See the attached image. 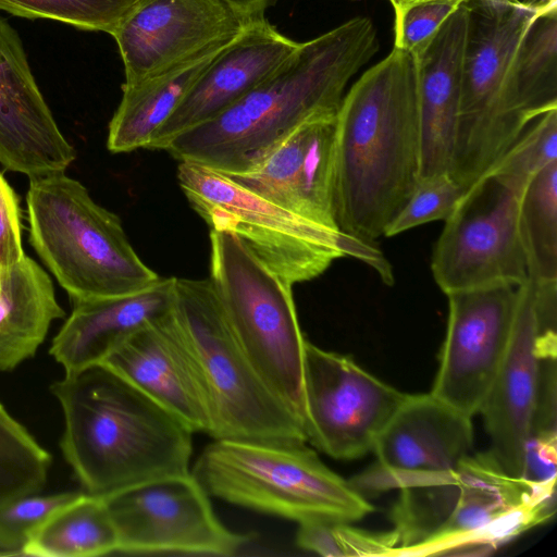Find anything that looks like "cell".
Here are the masks:
<instances>
[{
	"instance_id": "obj_23",
	"label": "cell",
	"mask_w": 557,
	"mask_h": 557,
	"mask_svg": "<svg viewBox=\"0 0 557 557\" xmlns=\"http://www.w3.org/2000/svg\"><path fill=\"white\" fill-rule=\"evenodd\" d=\"M174 306V277L138 293L73 301V310L54 336L50 355L64 372L100 363L126 338L165 317Z\"/></svg>"
},
{
	"instance_id": "obj_16",
	"label": "cell",
	"mask_w": 557,
	"mask_h": 557,
	"mask_svg": "<svg viewBox=\"0 0 557 557\" xmlns=\"http://www.w3.org/2000/svg\"><path fill=\"white\" fill-rule=\"evenodd\" d=\"M255 18L226 0H140L114 29L131 86L232 41Z\"/></svg>"
},
{
	"instance_id": "obj_40",
	"label": "cell",
	"mask_w": 557,
	"mask_h": 557,
	"mask_svg": "<svg viewBox=\"0 0 557 557\" xmlns=\"http://www.w3.org/2000/svg\"><path fill=\"white\" fill-rule=\"evenodd\" d=\"M0 556H2V554L0 553Z\"/></svg>"
},
{
	"instance_id": "obj_25",
	"label": "cell",
	"mask_w": 557,
	"mask_h": 557,
	"mask_svg": "<svg viewBox=\"0 0 557 557\" xmlns=\"http://www.w3.org/2000/svg\"><path fill=\"white\" fill-rule=\"evenodd\" d=\"M230 42L198 53L135 85H122V99L109 123L108 149L120 153L148 148L154 133L194 82Z\"/></svg>"
},
{
	"instance_id": "obj_4",
	"label": "cell",
	"mask_w": 557,
	"mask_h": 557,
	"mask_svg": "<svg viewBox=\"0 0 557 557\" xmlns=\"http://www.w3.org/2000/svg\"><path fill=\"white\" fill-rule=\"evenodd\" d=\"M555 484L509 475L488 450L470 454L450 482L403 496V519L419 543L408 556L488 555L554 515Z\"/></svg>"
},
{
	"instance_id": "obj_26",
	"label": "cell",
	"mask_w": 557,
	"mask_h": 557,
	"mask_svg": "<svg viewBox=\"0 0 557 557\" xmlns=\"http://www.w3.org/2000/svg\"><path fill=\"white\" fill-rule=\"evenodd\" d=\"M117 548V533L102 497L85 492L34 531L23 556L91 557Z\"/></svg>"
},
{
	"instance_id": "obj_12",
	"label": "cell",
	"mask_w": 557,
	"mask_h": 557,
	"mask_svg": "<svg viewBox=\"0 0 557 557\" xmlns=\"http://www.w3.org/2000/svg\"><path fill=\"white\" fill-rule=\"evenodd\" d=\"M126 555L233 556L252 536L215 516L209 494L191 474H172L101 496Z\"/></svg>"
},
{
	"instance_id": "obj_22",
	"label": "cell",
	"mask_w": 557,
	"mask_h": 557,
	"mask_svg": "<svg viewBox=\"0 0 557 557\" xmlns=\"http://www.w3.org/2000/svg\"><path fill=\"white\" fill-rule=\"evenodd\" d=\"M181 420L209 433L206 399L182 347L173 310L141 327L102 361Z\"/></svg>"
},
{
	"instance_id": "obj_30",
	"label": "cell",
	"mask_w": 557,
	"mask_h": 557,
	"mask_svg": "<svg viewBox=\"0 0 557 557\" xmlns=\"http://www.w3.org/2000/svg\"><path fill=\"white\" fill-rule=\"evenodd\" d=\"M299 548L324 557L395 556L398 536L387 532L366 531L351 522L312 520L298 524Z\"/></svg>"
},
{
	"instance_id": "obj_24",
	"label": "cell",
	"mask_w": 557,
	"mask_h": 557,
	"mask_svg": "<svg viewBox=\"0 0 557 557\" xmlns=\"http://www.w3.org/2000/svg\"><path fill=\"white\" fill-rule=\"evenodd\" d=\"M64 315L49 275L25 255L0 276V372L33 357Z\"/></svg>"
},
{
	"instance_id": "obj_7",
	"label": "cell",
	"mask_w": 557,
	"mask_h": 557,
	"mask_svg": "<svg viewBox=\"0 0 557 557\" xmlns=\"http://www.w3.org/2000/svg\"><path fill=\"white\" fill-rule=\"evenodd\" d=\"M173 317L206 399L208 435L307 442L300 420L268 386L238 344L209 277H174Z\"/></svg>"
},
{
	"instance_id": "obj_19",
	"label": "cell",
	"mask_w": 557,
	"mask_h": 557,
	"mask_svg": "<svg viewBox=\"0 0 557 557\" xmlns=\"http://www.w3.org/2000/svg\"><path fill=\"white\" fill-rule=\"evenodd\" d=\"M75 158L36 84L17 32L0 16V163L33 178L65 172Z\"/></svg>"
},
{
	"instance_id": "obj_21",
	"label": "cell",
	"mask_w": 557,
	"mask_h": 557,
	"mask_svg": "<svg viewBox=\"0 0 557 557\" xmlns=\"http://www.w3.org/2000/svg\"><path fill=\"white\" fill-rule=\"evenodd\" d=\"M467 14L462 4L411 50L417 69L420 177L449 174L458 133Z\"/></svg>"
},
{
	"instance_id": "obj_1",
	"label": "cell",
	"mask_w": 557,
	"mask_h": 557,
	"mask_svg": "<svg viewBox=\"0 0 557 557\" xmlns=\"http://www.w3.org/2000/svg\"><path fill=\"white\" fill-rule=\"evenodd\" d=\"M379 50L368 17H354L305 42L267 79L216 116L165 147L180 162L224 175L253 170L305 121L337 112L350 78Z\"/></svg>"
},
{
	"instance_id": "obj_15",
	"label": "cell",
	"mask_w": 557,
	"mask_h": 557,
	"mask_svg": "<svg viewBox=\"0 0 557 557\" xmlns=\"http://www.w3.org/2000/svg\"><path fill=\"white\" fill-rule=\"evenodd\" d=\"M448 321L430 392L472 418L493 384L512 332L518 286L496 284L446 294Z\"/></svg>"
},
{
	"instance_id": "obj_14",
	"label": "cell",
	"mask_w": 557,
	"mask_h": 557,
	"mask_svg": "<svg viewBox=\"0 0 557 557\" xmlns=\"http://www.w3.org/2000/svg\"><path fill=\"white\" fill-rule=\"evenodd\" d=\"M471 419L431 393L408 394L374 443L375 462L351 484L384 492L450 482L472 450Z\"/></svg>"
},
{
	"instance_id": "obj_10",
	"label": "cell",
	"mask_w": 557,
	"mask_h": 557,
	"mask_svg": "<svg viewBox=\"0 0 557 557\" xmlns=\"http://www.w3.org/2000/svg\"><path fill=\"white\" fill-rule=\"evenodd\" d=\"M177 178L210 230L240 237L292 285L319 276L345 256L364 261L391 281L388 263L371 244L307 221L206 166L180 162Z\"/></svg>"
},
{
	"instance_id": "obj_9",
	"label": "cell",
	"mask_w": 557,
	"mask_h": 557,
	"mask_svg": "<svg viewBox=\"0 0 557 557\" xmlns=\"http://www.w3.org/2000/svg\"><path fill=\"white\" fill-rule=\"evenodd\" d=\"M210 245L209 280L238 344L304 426L306 338L293 285L231 232L210 230Z\"/></svg>"
},
{
	"instance_id": "obj_3",
	"label": "cell",
	"mask_w": 557,
	"mask_h": 557,
	"mask_svg": "<svg viewBox=\"0 0 557 557\" xmlns=\"http://www.w3.org/2000/svg\"><path fill=\"white\" fill-rule=\"evenodd\" d=\"M50 389L64 417L62 454L86 493L190 472L193 432L104 363L65 372Z\"/></svg>"
},
{
	"instance_id": "obj_5",
	"label": "cell",
	"mask_w": 557,
	"mask_h": 557,
	"mask_svg": "<svg viewBox=\"0 0 557 557\" xmlns=\"http://www.w3.org/2000/svg\"><path fill=\"white\" fill-rule=\"evenodd\" d=\"M26 203L29 243L72 302L138 293L160 280L120 218L65 172L29 178Z\"/></svg>"
},
{
	"instance_id": "obj_18",
	"label": "cell",
	"mask_w": 557,
	"mask_h": 557,
	"mask_svg": "<svg viewBox=\"0 0 557 557\" xmlns=\"http://www.w3.org/2000/svg\"><path fill=\"white\" fill-rule=\"evenodd\" d=\"M337 112L305 121L253 170L225 176L307 221L341 232L334 208Z\"/></svg>"
},
{
	"instance_id": "obj_20",
	"label": "cell",
	"mask_w": 557,
	"mask_h": 557,
	"mask_svg": "<svg viewBox=\"0 0 557 557\" xmlns=\"http://www.w3.org/2000/svg\"><path fill=\"white\" fill-rule=\"evenodd\" d=\"M265 17L252 20L203 70L148 149H165L181 133L205 123L256 88L298 48Z\"/></svg>"
},
{
	"instance_id": "obj_8",
	"label": "cell",
	"mask_w": 557,
	"mask_h": 557,
	"mask_svg": "<svg viewBox=\"0 0 557 557\" xmlns=\"http://www.w3.org/2000/svg\"><path fill=\"white\" fill-rule=\"evenodd\" d=\"M467 32L450 176L465 188L484 175L533 121L512 78L520 38L540 10L513 0H463Z\"/></svg>"
},
{
	"instance_id": "obj_2",
	"label": "cell",
	"mask_w": 557,
	"mask_h": 557,
	"mask_svg": "<svg viewBox=\"0 0 557 557\" xmlns=\"http://www.w3.org/2000/svg\"><path fill=\"white\" fill-rule=\"evenodd\" d=\"M420 177L418 79L411 51L393 48L343 97L336 119L334 208L338 230L372 244Z\"/></svg>"
},
{
	"instance_id": "obj_29",
	"label": "cell",
	"mask_w": 557,
	"mask_h": 557,
	"mask_svg": "<svg viewBox=\"0 0 557 557\" xmlns=\"http://www.w3.org/2000/svg\"><path fill=\"white\" fill-rule=\"evenodd\" d=\"M51 456L0 403V504L39 493Z\"/></svg>"
},
{
	"instance_id": "obj_39",
	"label": "cell",
	"mask_w": 557,
	"mask_h": 557,
	"mask_svg": "<svg viewBox=\"0 0 557 557\" xmlns=\"http://www.w3.org/2000/svg\"><path fill=\"white\" fill-rule=\"evenodd\" d=\"M412 1H417V0H389V2L394 9H396L397 7H399L401 4L412 2ZM460 1H463V0H460Z\"/></svg>"
},
{
	"instance_id": "obj_28",
	"label": "cell",
	"mask_w": 557,
	"mask_h": 557,
	"mask_svg": "<svg viewBox=\"0 0 557 557\" xmlns=\"http://www.w3.org/2000/svg\"><path fill=\"white\" fill-rule=\"evenodd\" d=\"M519 231L529 281L536 285L557 283V161L542 169L524 187Z\"/></svg>"
},
{
	"instance_id": "obj_35",
	"label": "cell",
	"mask_w": 557,
	"mask_h": 557,
	"mask_svg": "<svg viewBox=\"0 0 557 557\" xmlns=\"http://www.w3.org/2000/svg\"><path fill=\"white\" fill-rule=\"evenodd\" d=\"M461 2L460 0H417L397 7L394 9V47L411 51L434 34Z\"/></svg>"
},
{
	"instance_id": "obj_34",
	"label": "cell",
	"mask_w": 557,
	"mask_h": 557,
	"mask_svg": "<svg viewBox=\"0 0 557 557\" xmlns=\"http://www.w3.org/2000/svg\"><path fill=\"white\" fill-rule=\"evenodd\" d=\"M466 190L449 174L419 180L409 199L387 226L384 236L392 237L432 221H445Z\"/></svg>"
},
{
	"instance_id": "obj_13",
	"label": "cell",
	"mask_w": 557,
	"mask_h": 557,
	"mask_svg": "<svg viewBox=\"0 0 557 557\" xmlns=\"http://www.w3.org/2000/svg\"><path fill=\"white\" fill-rule=\"evenodd\" d=\"M302 384L307 443L343 460L372 451L380 433L408 395L366 371L350 357L324 350L307 339Z\"/></svg>"
},
{
	"instance_id": "obj_27",
	"label": "cell",
	"mask_w": 557,
	"mask_h": 557,
	"mask_svg": "<svg viewBox=\"0 0 557 557\" xmlns=\"http://www.w3.org/2000/svg\"><path fill=\"white\" fill-rule=\"evenodd\" d=\"M512 78L519 103L532 120L557 108V3L537 11L528 24Z\"/></svg>"
},
{
	"instance_id": "obj_31",
	"label": "cell",
	"mask_w": 557,
	"mask_h": 557,
	"mask_svg": "<svg viewBox=\"0 0 557 557\" xmlns=\"http://www.w3.org/2000/svg\"><path fill=\"white\" fill-rule=\"evenodd\" d=\"M140 0H0V10L29 20L47 18L78 29L112 34Z\"/></svg>"
},
{
	"instance_id": "obj_6",
	"label": "cell",
	"mask_w": 557,
	"mask_h": 557,
	"mask_svg": "<svg viewBox=\"0 0 557 557\" xmlns=\"http://www.w3.org/2000/svg\"><path fill=\"white\" fill-rule=\"evenodd\" d=\"M190 472L209 496L298 524L352 523L374 510L304 441L213 438Z\"/></svg>"
},
{
	"instance_id": "obj_32",
	"label": "cell",
	"mask_w": 557,
	"mask_h": 557,
	"mask_svg": "<svg viewBox=\"0 0 557 557\" xmlns=\"http://www.w3.org/2000/svg\"><path fill=\"white\" fill-rule=\"evenodd\" d=\"M557 161V108L535 117L486 172L519 188L548 164Z\"/></svg>"
},
{
	"instance_id": "obj_37",
	"label": "cell",
	"mask_w": 557,
	"mask_h": 557,
	"mask_svg": "<svg viewBox=\"0 0 557 557\" xmlns=\"http://www.w3.org/2000/svg\"><path fill=\"white\" fill-rule=\"evenodd\" d=\"M237 10L250 18L265 17L268 9L273 7L278 0H226Z\"/></svg>"
},
{
	"instance_id": "obj_38",
	"label": "cell",
	"mask_w": 557,
	"mask_h": 557,
	"mask_svg": "<svg viewBox=\"0 0 557 557\" xmlns=\"http://www.w3.org/2000/svg\"><path fill=\"white\" fill-rule=\"evenodd\" d=\"M519 4H522L528 8H532L534 10H543L554 3H557V0H513Z\"/></svg>"
},
{
	"instance_id": "obj_36",
	"label": "cell",
	"mask_w": 557,
	"mask_h": 557,
	"mask_svg": "<svg viewBox=\"0 0 557 557\" xmlns=\"http://www.w3.org/2000/svg\"><path fill=\"white\" fill-rule=\"evenodd\" d=\"M24 256L18 198L0 172V276Z\"/></svg>"
},
{
	"instance_id": "obj_33",
	"label": "cell",
	"mask_w": 557,
	"mask_h": 557,
	"mask_svg": "<svg viewBox=\"0 0 557 557\" xmlns=\"http://www.w3.org/2000/svg\"><path fill=\"white\" fill-rule=\"evenodd\" d=\"M82 492L20 496L0 504V553L23 556L34 531L53 512L76 499Z\"/></svg>"
},
{
	"instance_id": "obj_11",
	"label": "cell",
	"mask_w": 557,
	"mask_h": 557,
	"mask_svg": "<svg viewBox=\"0 0 557 557\" xmlns=\"http://www.w3.org/2000/svg\"><path fill=\"white\" fill-rule=\"evenodd\" d=\"M522 191L491 173L467 188L432 256L433 277L445 294L529 280L519 231Z\"/></svg>"
},
{
	"instance_id": "obj_17",
	"label": "cell",
	"mask_w": 557,
	"mask_h": 557,
	"mask_svg": "<svg viewBox=\"0 0 557 557\" xmlns=\"http://www.w3.org/2000/svg\"><path fill=\"white\" fill-rule=\"evenodd\" d=\"M541 331L534 288L528 280L518 286L510 339L479 412L491 442L488 453L506 473L517 479H525L542 363L546 358L540 350Z\"/></svg>"
}]
</instances>
